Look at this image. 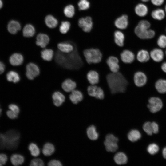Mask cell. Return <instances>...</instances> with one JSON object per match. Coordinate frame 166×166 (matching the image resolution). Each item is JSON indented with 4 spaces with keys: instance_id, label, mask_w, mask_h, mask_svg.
<instances>
[{
    "instance_id": "22",
    "label": "cell",
    "mask_w": 166,
    "mask_h": 166,
    "mask_svg": "<svg viewBox=\"0 0 166 166\" xmlns=\"http://www.w3.org/2000/svg\"><path fill=\"white\" fill-rule=\"evenodd\" d=\"M75 45H73L68 42H61L57 45L59 50L64 53H68L73 51L74 49Z\"/></svg>"
},
{
    "instance_id": "3",
    "label": "cell",
    "mask_w": 166,
    "mask_h": 166,
    "mask_svg": "<svg viewBox=\"0 0 166 166\" xmlns=\"http://www.w3.org/2000/svg\"><path fill=\"white\" fill-rule=\"evenodd\" d=\"M150 26L151 24L148 21L141 20L135 28V33L141 39H151L154 37L155 33L154 30L150 29Z\"/></svg>"
},
{
    "instance_id": "23",
    "label": "cell",
    "mask_w": 166,
    "mask_h": 166,
    "mask_svg": "<svg viewBox=\"0 0 166 166\" xmlns=\"http://www.w3.org/2000/svg\"><path fill=\"white\" fill-rule=\"evenodd\" d=\"M150 56L154 61L156 62H159L163 59L164 54L162 50L156 48L151 51Z\"/></svg>"
},
{
    "instance_id": "29",
    "label": "cell",
    "mask_w": 166,
    "mask_h": 166,
    "mask_svg": "<svg viewBox=\"0 0 166 166\" xmlns=\"http://www.w3.org/2000/svg\"><path fill=\"white\" fill-rule=\"evenodd\" d=\"M54 56L53 51L50 49H45L41 52L42 58L44 61H49L53 58Z\"/></svg>"
},
{
    "instance_id": "31",
    "label": "cell",
    "mask_w": 166,
    "mask_h": 166,
    "mask_svg": "<svg viewBox=\"0 0 166 166\" xmlns=\"http://www.w3.org/2000/svg\"><path fill=\"white\" fill-rule=\"evenodd\" d=\"M136 58L139 61L145 62L149 60L150 56L147 51L145 50H141L138 52Z\"/></svg>"
},
{
    "instance_id": "55",
    "label": "cell",
    "mask_w": 166,
    "mask_h": 166,
    "mask_svg": "<svg viewBox=\"0 0 166 166\" xmlns=\"http://www.w3.org/2000/svg\"><path fill=\"white\" fill-rule=\"evenodd\" d=\"M162 154L163 157L166 159V147L163 148L162 151Z\"/></svg>"
},
{
    "instance_id": "57",
    "label": "cell",
    "mask_w": 166,
    "mask_h": 166,
    "mask_svg": "<svg viewBox=\"0 0 166 166\" xmlns=\"http://www.w3.org/2000/svg\"><path fill=\"white\" fill-rule=\"evenodd\" d=\"M142 1L144 2H146L148 1L149 0H141Z\"/></svg>"
},
{
    "instance_id": "26",
    "label": "cell",
    "mask_w": 166,
    "mask_h": 166,
    "mask_svg": "<svg viewBox=\"0 0 166 166\" xmlns=\"http://www.w3.org/2000/svg\"><path fill=\"white\" fill-rule=\"evenodd\" d=\"M125 37L122 32L116 31L114 33V41L118 46L122 47L124 45Z\"/></svg>"
},
{
    "instance_id": "52",
    "label": "cell",
    "mask_w": 166,
    "mask_h": 166,
    "mask_svg": "<svg viewBox=\"0 0 166 166\" xmlns=\"http://www.w3.org/2000/svg\"><path fill=\"white\" fill-rule=\"evenodd\" d=\"M164 1V0H151V2L153 5L159 6L162 5Z\"/></svg>"
},
{
    "instance_id": "51",
    "label": "cell",
    "mask_w": 166,
    "mask_h": 166,
    "mask_svg": "<svg viewBox=\"0 0 166 166\" xmlns=\"http://www.w3.org/2000/svg\"><path fill=\"white\" fill-rule=\"evenodd\" d=\"M6 114L10 118L12 119L17 118L18 115V114H16L10 110L7 111Z\"/></svg>"
},
{
    "instance_id": "25",
    "label": "cell",
    "mask_w": 166,
    "mask_h": 166,
    "mask_svg": "<svg viewBox=\"0 0 166 166\" xmlns=\"http://www.w3.org/2000/svg\"><path fill=\"white\" fill-rule=\"evenodd\" d=\"M35 33V29L31 24L26 25L23 28L22 34L25 37H30L34 36Z\"/></svg>"
},
{
    "instance_id": "10",
    "label": "cell",
    "mask_w": 166,
    "mask_h": 166,
    "mask_svg": "<svg viewBox=\"0 0 166 166\" xmlns=\"http://www.w3.org/2000/svg\"><path fill=\"white\" fill-rule=\"evenodd\" d=\"M78 24L83 31L86 32H89L91 31L93 27L92 19L89 16L81 18L79 20Z\"/></svg>"
},
{
    "instance_id": "35",
    "label": "cell",
    "mask_w": 166,
    "mask_h": 166,
    "mask_svg": "<svg viewBox=\"0 0 166 166\" xmlns=\"http://www.w3.org/2000/svg\"><path fill=\"white\" fill-rule=\"evenodd\" d=\"M127 137L130 141L134 142L136 141L140 138L141 134L138 130L133 129L129 132L128 134Z\"/></svg>"
},
{
    "instance_id": "33",
    "label": "cell",
    "mask_w": 166,
    "mask_h": 166,
    "mask_svg": "<svg viewBox=\"0 0 166 166\" xmlns=\"http://www.w3.org/2000/svg\"><path fill=\"white\" fill-rule=\"evenodd\" d=\"M10 161L14 166H18L22 164L24 161V157L20 154H15L12 155L10 157Z\"/></svg>"
},
{
    "instance_id": "1",
    "label": "cell",
    "mask_w": 166,
    "mask_h": 166,
    "mask_svg": "<svg viewBox=\"0 0 166 166\" xmlns=\"http://www.w3.org/2000/svg\"><path fill=\"white\" fill-rule=\"evenodd\" d=\"M106 79L108 87L112 94L124 93L127 90L128 81L121 73L119 71L109 73L106 75Z\"/></svg>"
},
{
    "instance_id": "12",
    "label": "cell",
    "mask_w": 166,
    "mask_h": 166,
    "mask_svg": "<svg viewBox=\"0 0 166 166\" xmlns=\"http://www.w3.org/2000/svg\"><path fill=\"white\" fill-rule=\"evenodd\" d=\"M120 56L122 62L125 64L132 63L135 58L134 53L132 51L127 49L123 50L120 53Z\"/></svg>"
},
{
    "instance_id": "42",
    "label": "cell",
    "mask_w": 166,
    "mask_h": 166,
    "mask_svg": "<svg viewBox=\"0 0 166 166\" xmlns=\"http://www.w3.org/2000/svg\"><path fill=\"white\" fill-rule=\"evenodd\" d=\"M159 146L156 144L152 143L150 144L148 147L147 151L151 155L156 154L159 151Z\"/></svg>"
},
{
    "instance_id": "58",
    "label": "cell",
    "mask_w": 166,
    "mask_h": 166,
    "mask_svg": "<svg viewBox=\"0 0 166 166\" xmlns=\"http://www.w3.org/2000/svg\"><path fill=\"white\" fill-rule=\"evenodd\" d=\"M2 111V109L0 108V116L1 115Z\"/></svg>"
},
{
    "instance_id": "17",
    "label": "cell",
    "mask_w": 166,
    "mask_h": 166,
    "mask_svg": "<svg viewBox=\"0 0 166 166\" xmlns=\"http://www.w3.org/2000/svg\"><path fill=\"white\" fill-rule=\"evenodd\" d=\"M62 89L66 92H71L75 89L77 87L76 82L72 79L68 78L65 80L62 83Z\"/></svg>"
},
{
    "instance_id": "34",
    "label": "cell",
    "mask_w": 166,
    "mask_h": 166,
    "mask_svg": "<svg viewBox=\"0 0 166 166\" xmlns=\"http://www.w3.org/2000/svg\"><path fill=\"white\" fill-rule=\"evenodd\" d=\"M45 22L49 28H53L56 27L58 23L57 20L52 15H47L45 18Z\"/></svg>"
},
{
    "instance_id": "18",
    "label": "cell",
    "mask_w": 166,
    "mask_h": 166,
    "mask_svg": "<svg viewBox=\"0 0 166 166\" xmlns=\"http://www.w3.org/2000/svg\"><path fill=\"white\" fill-rule=\"evenodd\" d=\"M114 23L115 26L119 29H126L128 24V16L126 15L121 16L116 20Z\"/></svg>"
},
{
    "instance_id": "47",
    "label": "cell",
    "mask_w": 166,
    "mask_h": 166,
    "mask_svg": "<svg viewBox=\"0 0 166 166\" xmlns=\"http://www.w3.org/2000/svg\"><path fill=\"white\" fill-rule=\"evenodd\" d=\"M9 108L11 111L18 115V114L20 109L18 106L16 105L13 104H10L9 105Z\"/></svg>"
},
{
    "instance_id": "30",
    "label": "cell",
    "mask_w": 166,
    "mask_h": 166,
    "mask_svg": "<svg viewBox=\"0 0 166 166\" xmlns=\"http://www.w3.org/2000/svg\"><path fill=\"white\" fill-rule=\"evenodd\" d=\"M55 150V147L53 144L50 143H47L43 146L42 152L44 156H49L52 155Z\"/></svg>"
},
{
    "instance_id": "13",
    "label": "cell",
    "mask_w": 166,
    "mask_h": 166,
    "mask_svg": "<svg viewBox=\"0 0 166 166\" xmlns=\"http://www.w3.org/2000/svg\"><path fill=\"white\" fill-rule=\"evenodd\" d=\"M143 129L147 134L151 135L153 133L156 134L158 132L159 127L155 122H147L144 124Z\"/></svg>"
},
{
    "instance_id": "40",
    "label": "cell",
    "mask_w": 166,
    "mask_h": 166,
    "mask_svg": "<svg viewBox=\"0 0 166 166\" xmlns=\"http://www.w3.org/2000/svg\"><path fill=\"white\" fill-rule=\"evenodd\" d=\"M70 26V24L69 22L67 21H63L60 26V31L62 34H66L69 30Z\"/></svg>"
},
{
    "instance_id": "46",
    "label": "cell",
    "mask_w": 166,
    "mask_h": 166,
    "mask_svg": "<svg viewBox=\"0 0 166 166\" xmlns=\"http://www.w3.org/2000/svg\"><path fill=\"white\" fill-rule=\"evenodd\" d=\"M44 165L43 161L39 158L35 159L32 160L30 164V166H42Z\"/></svg>"
},
{
    "instance_id": "4",
    "label": "cell",
    "mask_w": 166,
    "mask_h": 166,
    "mask_svg": "<svg viewBox=\"0 0 166 166\" xmlns=\"http://www.w3.org/2000/svg\"><path fill=\"white\" fill-rule=\"evenodd\" d=\"M83 54L86 62L89 65L100 63L103 57L102 53L97 48L85 49L83 51Z\"/></svg>"
},
{
    "instance_id": "32",
    "label": "cell",
    "mask_w": 166,
    "mask_h": 166,
    "mask_svg": "<svg viewBox=\"0 0 166 166\" xmlns=\"http://www.w3.org/2000/svg\"><path fill=\"white\" fill-rule=\"evenodd\" d=\"M151 16L154 19L161 20L165 17L164 11L161 9L158 8L153 10L151 13Z\"/></svg>"
},
{
    "instance_id": "39",
    "label": "cell",
    "mask_w": 166,
    "mask_h": 166,
    "mask_svg": "<svg viewBox=\"0 0 166 166\" xmlns=\"http://www.w3.org/2000/svg\"><path fill=\"white\" fill-rule=\"evenodd\" d=\"M64 13L67 17L69 18L72 17L75 14L74 6L72 5H67L64 9Z\"/></svg>"
},
{
    "instance_id": "41",
    "label": "cell",
    "mask_w": 166,
    "mask_h": 166,
    "mask_svg": "<svg viewBox=\"0 0 166 166\" xmlns=\"http://www.w3.org/2000/svg\"><path fill=\"white\" fill-rule=\"evenodd\" d=\"M78 5L80 10H84L89 8L90 4L87 0H80L78 3Z\"/></svg>"
},
{
    "instance_id": "36",
    "label": "cell",
    "mask_w": 166,
    "mask_h": 166,
    "mask_svg": "<svg viewBox=\"0 0 166 166\" xmlns=\"http://www.w3.org/2000/svg\"><path fill=\"white\" fill-rule=\"evenodd\" d=\"M155 88L158 92L161 93H166V80L160 79L156 83Z\"/></svg>"
},
{
    "instance_id": "5",
    "label": "cell",
    "mask_w": 166,
    "mask_h": 166,
    "mask_svg": "<svg viewBox=\"0 0 166 166\" xmlns=\"http://www.w3.org/2000/svg\"><path fill=\"white\" fill-rule=\"evenodd\" d=\"M6 140V148L8 150H14L17 147L20 137L19 132L15 130L7 131L4 134Z\"/></svg>"
},
{
    "instance_id": "53",
    "label": "cell",
    "mask_w": 166,
    "mask_h": 166,
    "mask_svg": "<svg viewBox=\"0 0 166 166\" xmlns=\"http://www.w3.org/2000/svg\"><path fill=\"white\" fill-rule=\"evenodd\" d=\"M5 69V66L4 64L0 61V74L2 73Z\"/></svg>"
},
{
    "instance_id": "19",
    "label": "cell",
    "mask_w": 166,
    "mask_h": 166,
    "mask_svg": "<svg viewBox=\"0 0 166 166\" xmlns=\"http://www.w3.org/2000/svg\"><path fill=\"white\" fill-rule=\"evenodd\" d=\"M52 98L54 105L57 107L60 106L65 101V96L61 92L56 91L52 95Z\"/></svg>"
},
{
    "instance_id": "21",
    "label": "cell",
    "mask_w": 166,
    "mask_h": 166,
    "mask_svg": "<svg viewBox=\"0 0 166 166\" xmlns=\"http://www.w3.org/2000/svg\"><path fill=\"white\" fill-rule=\"evenodd\" d=\"M23 61V57L21 54L18 53L13 54L9 58V62L13 66L20 65L22 64Z\"/></svg>"
},
{
    "instance_id": "2",
    "label": "cell",
    "mask_w": 166,
    "mask_h": 166,
    "mask_svg": "<svg viewBox=\"0 0 166 166\" xmlns=\"http://www.w3.org/2000/svg\"><path fill=\"white\" fill-rule=\"evenodd\" d=\"M83 65V60L75 46L74 49L71 53H64L61 66L70 69H78Z\"/></svg>"
},
{
    "instance_id": "15",
    "label": "cell",
    "mask_w": 166,
    "mask_h": 166,
    "mask_svg": "<svg viewBox=\"0 0 166 166\" xmlns=\"http://www.w3.org/2000/svg\"><path fill=\"white\" fill-rule=\"evenodd\" d=\"M86 78L88 82L91 85H96L100 82V75L97 71L94 70H91L88 72Z\"/></svg>"
},
{
    "instance_id": "9",
    "label": "cell",
    "mask_w": 166,
    "mask_h": 166,
    "mask_svg": "<svg viewBox=\"0 0 166 166\" xmlns=\"http://www.w3.org/2000/svg\"><path fill=\"white\" fill-rule=\"evenodd\" d=\"M148 107L150 112L152 113H155L160 111L163 106L162 101L157 97L150 98L148 100Z\"/></svg>"
},
{
    "instance_id": "11",
    "label": "cell",
    "mask_w": 166,
    "mask_h": 166,
    "mask_svg": "<svg viewBox=\"0 0 166 166\" xmlns=\"http://www.w3.org/2000/svg\"><path fill=\"white\" fill-rule=\"evenodd\" d=\"M22 28V26L20 22L15 19L10 20L7 26L8 32L13 35L16 34L20 31Z\"/></svg>"
},
{
    "instance_id": "38",
    "label": "cell",
    "mask_w": 166,
    "mask_h": 166,
    "mask_svg": "<svg viewBox=\"0 0 166 166\" xmlns=\"http://www.w3.org/2000/svg\"><path fill=\"white\" fill-rule=\"evenodd\" d=\"M28 149L31 155L33 156L37 157L40 153V150L38 146L34 143H30L29 145Z\"/></svg>"
},
{
    "instance_id": "59",
    "label": "cell",
    "mask_w": 166,
    "mask_h": 166,
    "mask_svg": "<svg viewBox=\"0 0 166 166\" xmlns=\"http://www.w3.org/2000/svg\"><path fill=\"white\" fill-rule=\"evenodd\" d=\"M165 12L166 13V5H165Z\"/></svg>"
},
{
    "instance_id": "27",
    "label": "cell",
    "mask_w": 166,
    "mask_h": 166,
    "mask_svg": "<svg viewBox=\"0 0 166 166\" xmlns=\"http://www.w3.org/2000/svg\"><path fill=\"white\" fill-rule=\"evenodd\" d=\"M115 163L119 165H123L127 163L128 158L126 155L124 153L120 152L117 153L114 157Z\"/></svg>"
},
{
    "instance_id": "50",
    "label": "cell",
    "mask_w": 166,
    "mask_h": 166,
    "mask_svg": "<svg viewBox=\"0 0 166 166\" xmlns=\"http://www.w3.org/2000/svg\"><path fill=\"white\" fill-rule=\"evenodd\" d=\"M7 157L4 154H0V166L5 164L7 161Z\"/></svg>"
},
{
    "instance_id": "28",
    "label": "cell",
    "mask_w": 166,
    "mask_h": 166,
    "mask_svg": "<svg viewBox=\"0 0 166 166\" xmlns=\"http://www.w3.org/2000/svg\"><path fill=\"white\" fill-rule=\"evenodd\" d=\"M86 133L88 138L92 140H96L99 137V134L97 131L96 127L93 125L88 128Z\"/></svg>"
},
{
    "instance_id": "45",
    "label": "cell",
    "mask_w": 166,
    "mask_h": 166,
    "mask_svg": "<svg viewBox=\"0 0 166 166\" xmlns=\"http://www.w3.org/2000/svg\"><path fill=\"white\" fill-rule=\"evenodd\" d=\"M105 93L102 88L97 86L95 97L98 99L102 100L104 98Z\"/></svg>"
},
{
    "instance_id": "14",
    "label": "cell",
    "mask_w": 166,
    "mask_h": 166,
    "mask_svg": "<svg viewBox=\"0 0 166 166\" xmlns=\"http://www.w3.org/2000/svg\"><path fill=\"white\" fill-rule=\"evenodd\" d=\"M133 81L136 86L138 87H142L147 82V77L143 72L138 71L134 74Z\"/></svg>"
},
{
    "instance_id": "24",
    "label": "cell",
    "mask_w": 166,
    "mask_h": 166,
    "mask_svg": "<svg viewBox=\"0 0 166 166\" xmlns=\"http://www.w3.org/2000/svg\"><path fill=\"white\" fill-rule=\"evenodd\" d=\"M136 14L141 17L145 16L148 14V9L147 6L143 3H139L136 5L135 9Z\"/></svg>"
},
{
    "instance_id": "44",
    "label": "cell",
    "mask_w": 166,
    "mask_h": 166,
    "mask_svg": "<svg viewBox=\"0 0 166 166\" xmlns=\"http://www.w3.org/2000/svg\"><path fill=\"white\" fill-rule=\"evenodd\" d=\"M157 44L160 48L166 47V36L164 35H160L157 39Z\"/></svg>"
},
{
    "instance_id": "37",
    "label": "cell",
    "mask_w": 166,
    "mask_h": 166,
    "mask_svg": "<svg viewBox=\"0 0 166 166\" xmlns=\"http://www.w3.org/2000/svg\"><path fill=\"white\" fill-rule=\"evenodd\" d=\"M6 78L8 81L14 83L18 82L20 80L18 74L13 71H11L8 73L6 74Z\"/></svg>"
},
{
    "instance_id": "6",
    "label": "cell",
    "mask_w": 166,
    "mask_h": 166,
    "mask_svg": "<svg viewBox=\"0 0 166 166\" xmlns=\"http://www.w3.org/2000/svg\"><path fill=\"white\" fill-rule=\"evenodd\" d=\"M118 139L113 135L111 134L107 135L104 142L106 150L110 152H116L118 148Z\"/></svg>"
},
{
    "instance_id": "56",
    "label": "cell",
    "mask_w": 166,
    "mask_h": 166,
    "mask_svg": "<svg viewBox=\"0 0 166 166\" xmlns=\"http://www.w3.org/2000/svg\"><path fill=\"white\" fill-rule=\"evenodd\" d=\"M3 2L2 0H0V10L3 7Z\"/></svg>"
},
{
    "instance_id": "43",
    "label": "cell",
    "mask_w": 166,
    "mask_h": 166,
    "mask_svg": "<svg viewBox=\"0 0 166 166\" xmlns=\"http://www.w3.org/2000/svg\"><path fill=\"white\" fill-rule=\"evenodd\" d=\"M97 86L96 85H90L87 88V91L88 95L92 97H95Z\"/></svg>"
},
{
    "instance_id": "20",
    "label": "cell",
    "mask_w": 166,
    "mask_h": 166,
    "mask_svg": "<svg viewBox=\"0 0 166 166\" xmlns=\"http://www.w3.org/2000/svg\"><path fill=\"white\" fill-rule=\"evenodd\" d=\"M71 93L69 97L71 101L73 104H77L82 100L83 95L81 91L74 89Z\"/></svg>"
},
{
    "instance_id": "48",
    "label": "cell",
    "mask_w": 166,
    "mask_h": 166,
    "mask_svg": "<svg viewBox=\"0 0 166 166\" xmlns=\"http://www.w3.org/2000/svg\"><path fill=\"white\" fill-rule=\"evenodd\" d=\"M6 148V140L4 134L0 133V150Z\"/></svg>"
},
{
    "instance_id": "8",
    "label": "cell",
    "mask_w": 166,
    "mask_h": 166,
    "mask_svg": "<svg viewBox=\"0 0 166 166\" xmlns=\"http://www.w3.org/2000/svg\"><path fill=\"white\" fill-rule=\"evenodd\" d=\"M119 62V60L117 57L112 55L108 57L105 63L111 72L116 73L119 72L120 69Z\"/></svg>"
},
{
    "instance_id": "54",
    "label": "cell",
    "mask_w": 166,
    "mask_h": 166,
    "mask_svg": "<svg viewBox=\"0 0 166 166\" xmlns=\"http://www.w3.org/2000/svg\"><path fill=\"white\" fill-rule=\"evenodd\" d=\"M161 69L164 72L166 73V62H164L162 64Z\"/></svg>"
},
{
    "instance_id": "49",
    "label": "cell",
    "mask_w": 166,
    "mask_h": 166,
    "mask_svg": "<svg viewBox=\"0 0 166 166\" xmlns=\"http://www.w3.org/2000/svg\"><path fill=\"white\" fill-rule=\"evenodd\" d=\"M48 165L49 166H61L62 164L59 161L56 160H53L48 162Z\"/></svg>"
},
{
    "instance_id": "16",
    "label": "cell",
    "mask_w": 166,
    "mask_h": 166,
    "mask_svg": "<svg viewBox=\"0 0 166 166\" xmlns=\"http://www.w3.org/2000/svg\"><path fill=\"white\" fill-rule=\"evenodd\" d=\"M49 41V38L47 35L40 33L36 37V44L42 48H45L48 45Z\"/></svg>"
},
{
    "instance_id": "7",
    "label": "cell",
    "mask_w": 166,
    "mask_h": 166,
    "mask_svg": "<svg viewBox=\"0 0 166 166\" xmlns=\"http://www.w3.org/2000/svg\"><path fill=\"white\" fill-rule=\"evenodd\" d=\"M40 73V70L35 64L30 62L26 66V74L27 78L30 80H33Z\"/></svg>"
},
{
    "instance_id": "60",
    "label": "cell",
    "mask_w": 166,
    "mask_h": 166,
    "mask_svg": "<svg viewBox=\"0 0 166 166\" xmlns=\"http://www.w3.org/2000/svg\"></svg>"
}]
</instances>
